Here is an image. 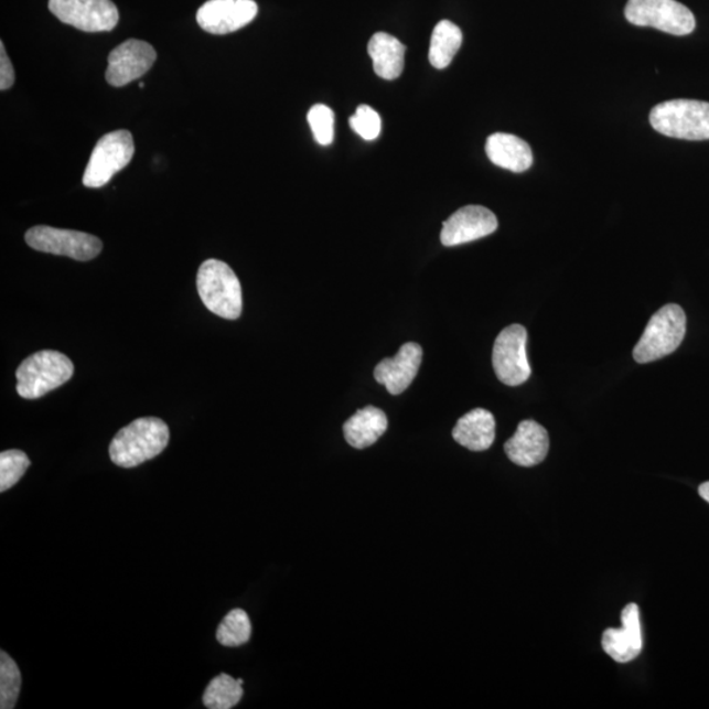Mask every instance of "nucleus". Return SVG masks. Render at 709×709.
<instances>
[{
	"label": "nucleus",
	"mask_w": 709,
	"mask_h": 709,
	"mask_svg": "<svg viewBox=\"0 0 709 709\" xmlns=\"http://www.w3.org/2000/svg\"><path fill=\"white\" fill-rule=\"evenodd\" d=\"M169 440V426L162 419L139 418L116 433L109 458L121 468L139 466L162 453Z\"/></svg>",
	"instance_id": "1"
},
{
	"label": "nucleus",
	"mask_w": 709,
	"mask_h": 709,
	"mask_svg": "<svg viewBox=\"0 0 709 709\" xmlns=\"http://www.w3.org/2000/svg\"><path fill=\"white\" fill-rule=\"evenodd\" d=\"M656 132L672 139L687 141L709 140V103L676 99L660 103L649 115Z\"/></svg>",
	"instance_id": "2"
},
{
	"label": "nucleus",
	"mask_w": 709,
	"mask_h": 709,
	"mask_svg": "<svg viewBox=\"0 0 709 709\" xmlns=\"http://www.w3.org/2000/svg\"><path fill=\"white\" fill-rule=\"evenodd\" d=\"M197 291L212 313L238 320L243 313V288L237 275L222 260H205L197 272Z\"/></svg>",
	"instance_id": "3"
},
{
	"label": "nucleus",
	"mask_w": 709,
	"mask_h": 709,
	"mask_svg": "<svg viewBox=\"0 0 709 709\" xmlns=\"http://www.w3.org/2000/svg\"><path fill=\"white\" fill-rule=\"evenodd\" d=\"M73 374L74 364L66 355L58 351H40L20 364L17 370L18 394L26 399L43 397L71 380Z\"/></svg>",
	"instance_id": "4"
},
{
	"label": "nucleus",
	"mask_w": 709,
	"mask_h": 709,
	"mask_svg": "<svg viewBox=\"0 0 709 709\" xmlns=\"http://www.w3.org/2000/svg\"><path fill=\"white\" fill-rule=\"evenodd\" d=\"M686 327L684 309L677 304L665 305L652 316L633 350V357L638 364H646L673 354L684 342Z\"/></svg>",
	"instance_id": "5"
},
{
	"label": "nucleus",
	"mask_w": 709,
	"mask_h": 709,
	"mask_svg": "<svg viewBox=\"0 0 709 709\" xmlns=\"http://www.w3.org/2000/svg\"><path fill=\"white\" fill-rule=\"evenodd\" d=\"M624 13L633 25L651 26L673 36H687L697 26L694 13L677 0H629Z\"/></svg>",
	"instance_id": "6"
},
{
	"label": "nucleus",
	"mask_w": 709,
	"mask_h": 709,
	"mask_svg": "<svg viewBox=\"0 0 709 709\" xmlns=\"http://www.w3.org/2000/svg\"><path fill=\"white\" fill-rule=\"evenodd\" d=\"M133 155V136L128 130H115L103 136L89 157L84 175L85 187H105L117 172L128 166Z\"/></svg>",
	"instance_id": "7"
},
{
	"label": "nucleus",
	"mask_w": 709,
	"mask_h": 709,
	"mask_svg": "<svg viewBox=\"0 0 709 709\" xmlns=\"http://www.w3.org/2000/svg\"><path fill=\"white\" fill-rule=\"evenodd\" d=\"M25 243L34 250L80 261L92 260L103 250L101 240L93 234L45 225L31 227L25 234Z\"/></svg>",
	"instance_id": "8"
},
{
	"label": "nucleus",
	"mask_w": 709,
	"mask_h": 709,
	"mask_svg": "<svg viewBox=\"0 0 709 709\" xmlns=\"http://www.w3.org/2000/svg\"><path fill=\"white\" fill-rule=\"evenodd\" d=\"M527 330L512 325L502 330L493 347V367L498 380L508 387H518L531 376L526 353Z\"/></svg>",
	"instance_id": "9"
},
{
	"label": "nucleus",
	"mask_w": 709,
	"mask_h": 709,
	"mask_svg": "<svg viewBox=\"0 0 709 709\" xmlns=\"http://www.w3.org/2000/svg\"><path fill=\"white\" fill-rule=\"evenodd\" d=\"M50 10L62 23L85 32H109L119 23L111 0H50Z\"/></svg>",
	"instance_id": "10"
},
{
	"label": "nucleus",
	"mask_w": 709,
	"mask_h": 709,
	"mask_svg": "<svg viewBox=\"0 0 709 709\" xmlns=\"http://www.w3.org/2000/svg\"><path fill=\"white\" fill-rule=\"evenodd\" d=\"M155 60L153 46L141 40H128L109 54L106 79L114 87L127 86L143 77Z\"/></svg>",
	"instance_id": "11"
},
{
	"label": "nucleus",
	"mask_w": 709,
	"mask_h": 709,
	"mask_svg": "<svg viewBox=\"0 0 709 709\" xmlns=\"http://www.w3.org/2000/svg\"><path fill=\"white\" fill-rule=\"evenodd\" d=\"M254 0H208L200 7L197 24L212 34H227L244 29L258 15Z\"/></svg>",
	"instance_id": "12"
},
{
	"label": "nucleus",
	"mask_w": 709,
	"mask_h": 709,
	"mask_svg": "<svg viewBox=\"0 0 709 709\" xmlns=\"http://www.w3.org/2000/svg\"><path fill=\"white\" fill-rule=\"evenodd\" d=\"M498 227L492 211L481 205H466L443 223L440 240L447 247L473 243L491 236Z\"/></svg>",
	"instance_id": "13"
},
{
	"label": "nucleus",
	"mask_w": 709,
	"mask_h": 709,
	"mask_svg": "<svg viewBox=\"0 0 709 709\" xmlns=\"http://www.w3.org/2000/svg\"><path fill=\"white\" fill-rule=\"evenodd\" d=\"M423 359V350L418 343H405L394 357L378 363L374 375L390 395L404 394L415 382Z\"/></svg>",
	"instance_id": "14"
},
{
	"label": "nucleus",
	"mask_w": 709,
	"mask_h": 709,
	"mask_svg": "<svg viewBox=\"0 0 709 709\" xmlns=\"http://www.w3.org/2000/svg\"><path fill=\"white\" fill-rule=\"evenodd\" d=\"M622 629L605 630L602 646L605 654L619 664L631 663L643 651L642 622L636 603L625 605L622 612Z\"/></svg>",
	"instance_id": "15"
},
{
	"label": "nucleus",
	"mask_w": 709,
	"mask_h": 709,
	"mask_svg": "<svg viewBox=\"0 0 709 709\" xmlns=\"http://www.w3.org/2000/svg\"><path fill=\"white\" fill-rule=\"evenodd\" d=\"M549 451L548 431L535 421H523L505 444L507 458L519 466H535L546 460Z\"/></svg>",
	"instance_id": "16"
},
{
	"label": "nucleus",
	"mask_w": 709,
	"mask_h": 709,
	"mask_svg": "<svg viewBox=\"0 0 709 709\" xmlns=\"http://www.w3.org/2000/svg\"><path fill=\"white\" fill-rule=\"evenodd\" d=\"M486 155L495 166L525 172L533 166L534 154L529 144L514 135L494 133L486 141Z\"/></svg>",
	"instance_id": "17"
},
{
	"label": "nucleus",
	"mask_w": 709,
	"mask_h": 709,
	"mask_svg": "<svg viewBox=\"0 0 709 709\" xmlns=\"http://www.w3.org/2000/svg\"><path fill=\"white\" fill-rule=\"evenodd\" d=\"M452 437L468 450L486 451L491 449L495 439L494 416L485 409H474L466 412L454 426Z\"/></svg>",
	"instance_id": "18"
},
{
	"label": "nucleus",
	"mask_w": 709,
	"mask_h": 709,
	"mask_svg": "<svg viewBox=\"0 0 709 709\" xmlns=\"http://www.w3.org/2000/svg\"><path fill=\"white\" fill-rule=\"evenodd\" d=\"M388 429V418L375 406L357 410L343 426L344 438L356 450L368 449L380 439Z\"/></svg>",
	"instance_id": "19"
},
{
	"label": "nucleus",
	"mask_w": 709,
	"mask_h": 709,
	"mask_svg": "<svg viewBox=\"0 0 709 709\" xmlns=\"http://www.w3.org/2000/svg\"><path fill=\"white\" fill-rule=\"evenodd\" d=\"M406 46L388 33L378 32L372 36L368 54L374 71L383 79L394 80L402 74Z\"/></svg>",
	"instance_id": "20"
},
{
	"label": "nucleus",
	"mask_w": 709,
	"mask_h": 709,
	"mask_svg": "<svg viewBox=\"0 0 709 709\" xmlns=\"http://www.w3.org/2000/svg\"><path fill=\"white\" fill-rule=\"evenodd\" d=\"M461 44H463V32L450 20H442L432 32L429 52L430 64L440 71L450 66L453 57L460 51Z\"/></svg>",
	"instance_id": "21"
},
{
	"label": "nucleus",
	"mask_w": 709,
	"mask_h": 709,
	"mask_svg": "<svg viewBox=\"0 0 709 709\" xmlns=\"http://www.w3.org/2000/svg\"><path fill=\"white\" fill-rule=\"evenodd\" d=\"M239 679L227 674H219L211 680L203 695V703L210 709H230L236 707L244 697V688Z\"/></svg>",
	"instance_id": "22"
},
{
	"label": "nucleus",
	"mask_w": 709,
	"mask_h": 709,
	"mask_svg": "<svg viewBox=\"0 0 709 709\" xmlns=\"http://www.w3.org/2000/svg\"><path fill=\"white\" fill-rule=\"evenodd\" d=\"M251 637V622L246 611L236 609L227 614L222 624L218 625L217 640L218 643L227 646V648H236V646L249 643Z\"/></svg>",
	"instance_id": "23"
},
{
	"label": "nucleus",
	"mask_w": 709,
	"mask_h": 709,
	"mask_svg": "<svg viewBox=\"0 0 709 709\" xmlns=\"http://www.w3.org/2000/svg\"><path fill=\"white\" fill-rule=\"evenodd\" d=\"M20 688H22V674L15 660L2 651L0 653V708H15Z\"/></svg>",
	"instance_id": "24"
},
{
	"label": "nucleus",
	"mask_w": 709,
	"mask_h": 709,
	"mask_svg": "<svg viewBox=\"0 0 709 709\" xmlns=\"http://www.w3.org/2000/svg\"><path fill=\"white\" fill-rule=\"evenodd\" d=\"M31 465L23 451L10 450L0 453V492L15 486Z\"/></svg>",
	"instance_id": "25"
},
{
	"label": "nucleus",
	"mask_w": 709,
	"mask_h": 709,
	"mask_svg": "<svg viewBox=\"0 0 709 709\" xmlns=\"http://www.w3.org/2000/svg\"><path fill=\"white\" fill-rule=\"evenodd\" d=\"M309 126L312 128L314 139L323 147L334 140V112L332 108L323 105H315L308 114Z\"/></svg>",
	"instance_id": "26"
},
{
	"label": "nucleus",
	"mask_w": 709,
	"mask_h": 709,
	"mask_svg": "<svg viewBox=\"0 0 709 709\" xmlns=\"http://www.w3.org/2000/svg\"><path fill=\"white\" fill-rule=\"evenodd\" d=\"M350 127L366 141H374L380 136L382 119L374 108L361 106L350 119Z\"/></svg>",
	"instance_id": "27"
},
{
	"label": "nucleus",
	"mask_w": 709,
	"mask_h": 709,
	"mask_svg": "<svg viewBox=\"0 0 709 709\" xmlns=\"http://www.w3.org/2000/svg\"><path fill=\"white\" fill-rule=\"evenodd\" d=\"M13 82H15V72H13L11 61L7 56L4 44L0 43V89L6 92L12 87Z\"/></svg>",
	"instance_id": "28"
},
{
	"label": "nucleus",
	"mask_w": 709,
	"mask_h": 709,
	"mask_svg": "<svg viewBox=\"0 0 709 709\" xmlns=\"http://www.w3.org/2000/svg\"><path fill=\"white\" fill-rule=\"evenodd\" d=\"M699 494H700V497L703 498L709 504V481H707V483L701 484L699 486Z\"/></svg>",
	"instance_id": "29"
},
{
	"label": "nucleus",
	"mask_w": 709,
	"mask_h": 709,
	"mask_svg": "<svg viewBox=\"0 0 709 709\" xmlns=\"http://www.w3.org/2000/svg\"><path fill=\"white\" fill-rule=\"evenodd\" d=\"M139 86H140V88H143V87H144L143 82H140V85H139Z\"/></svg>",
	"instance_id": "30"
}]
</instances>
